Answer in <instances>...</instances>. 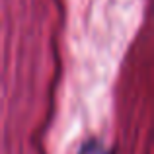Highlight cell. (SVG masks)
Wrapping results in <instances>:
<instances>
[{
  "label": "cell",
  "mask_w": 154,
  "mask_h": 154,
  "mask_svg": "<svg viewBox=\"0 0 154 154\" xmlns=\"http://www.w3.org/2000/svg\"><path fill=\"white\" fill-rule=\"evenodd\" d=\"M78 154H111V152H109L107 148H105L103 144L100 143V140L90 139L82 148H80V152H78Z\"/></svg>",
  "instance_id": "1"
}]
</instances>
